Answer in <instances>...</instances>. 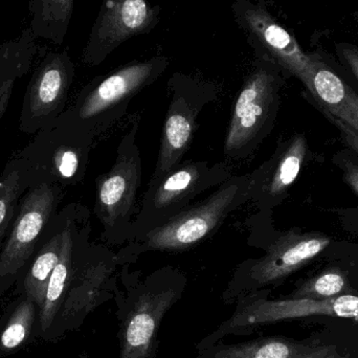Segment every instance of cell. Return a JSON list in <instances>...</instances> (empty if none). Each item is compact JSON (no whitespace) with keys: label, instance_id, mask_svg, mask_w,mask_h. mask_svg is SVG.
Listing matches in <instances>:
<instances>
[{"label":"cell","instance_id":"6da1fadb","mask_svg":"<svg viewBox=\"0 0 358 358\" xmlns=\"http://www.w3.org/2000/svg\"><path fill=\"white\" fill-rule=\"evenodd\" d=\"M187 286L182 271L165 266L130 285L126 294H115L119 358H157L159 328Z\"/></svg>","mask_w":358,"mask_h":358},{"label":"cell","instance_id":"7a4b0ae2","mask_svg":"<svg viewBox=\"0 0 358 358\" xmlns=\"http://www.w3.org/2000/svg\"><path fill=\"white\" fill-rule=\"evenodd\" d=\"M271 290L250 292L236 302L231 317L202 338L196 349L206 348L231 336H250L261 326L301 321L325 327L358 323V294H344L327 300L269 299Z\"/></svg>","mask_w":358,"mask_h":358},{"label":"cell","instance_id":"3957f363","mask_svg":"<svg viewBox=\"0 0 358 358\" xmlns=\"http://www.w3.org/2000/svg\"><path fill=\"white\" fill-rule=\"evenodd\" d=\"M250 176H233L210 195L117 252L123 264L148 252H185L214 235L236 210L250 201Z\"/></svg>","mask_w":358,"mask_h":358},{"label":"cell","instance_id":"277c9868","mask_svg":"<svg viewBox=\"0 0 358 358\" xmlns=\"http://www.w3.org/2000/svg\"><path fill=\"white\" fill-rule=\"evenodd\" d=\"M169 64L167 57L157 54L98 76L82 88L73 104L63 113L98 140L121 121L134 96L155 84Z\"/></svg>","mask_w":358,"mask_h":358},{"label":"cell","instance_id":"5b68a950","mask_svg":"<svg viewBox=\"0 0 358 358\" xmlns=\"http://www.w3.org/2000/svg\"><path fill=\"white\" fill-rule=\"evenodd\" d=\"M284 75L277 63L254 52V61L234 105L225 134L223 153L229 161L254 155L275 125Z\"/></svg>","mask_w":358,"mask_h":358},{"label":"cell","instance_id":"8992f818","mask_svg":"<svg viewBox=\"0 0 358 358\" xmlns=\"http://www.w3.org/2000/svg\"><path fill=\"white\" fill-rule=\"evenodd\" d=\"M90 217L80 231L75 266L60 311L46 336L57 341L81 327L86 317L119 292L117 267L124 265L117 254L90 241Z\"/></svg>","mask_w":358,"mask_h":358},{"label":"cell","instance_id":"52a82bcc","mask_svg":"<svg viewBox=\"0 0 358 358\" xmlns=\"http://www.w3.org/2000/svg\"><path fill=\"white\" fill-rule=\"evenodd\" d=\"M141 115H131L117 149L115 163L96 178L94 213L103 227L102 239L122 244L129 240L138 212V194L142 183V157L138 144Z\"/></svg>","mask_w":358,"mask_h":358},{"label":"cell","instance_id":"ba28073f","mask_svg":"<svg viewBox=\"0 0 358 358\" xmlns=\"http://www.w3.org/2000/svg\"><path fill=\"white\" fill-rule=\"evenodd\" d=\"M233 176L227 163L189 161L155 182L149 183L130 229L128 243L138 242L194 204L196 198L216 189Z\"/></svg>","mask_w":358,"mask_h":358},{"label":"cell","instance_id":"9c48e42d","mask_svg":"<svg viewBox=\"0 0 358 358\" xmlns=\"http://www.w3.org/2000/svg\"><path fill=\"white\" fill-rule=\"evenodd\" d=\"M331 239L320 233L281 234L260 258L248 259L236 267L222 294L224 304H236L250 292L280 285L329 246Z\"/></svg>","mask_w":358,"mask_h":358},{"label":"cell","instance_id":"30bf717a","mask_svg":"<svg viewBox=\"0 0 358 358\" xmlns=\"http://www.w3.org/2000/svg\"><path fill=\"white\" fill-rule=\"evenodd\" d=\"M96 138L63 113L17 153L33 170L38 180L76 187L85 178L90 153Z\"/></svg>","mask_w":358,"mask_h":358},{"label":"cell","instance_id":"8fae6325","mask_svg":"<svg viewBox=\"0 0 358 358\" xmlns=\"http://www.w3.org/2000/svg\"><path fill=\"white\" fill-rule=\"evenodd\" d=\"M63 187L37 180L27 189L0 250V296L21 279L44 229L58 212Z\"/></svg>","mask_w":358,"mask_h":358},{"label":"cell","instance_id":"7c38bea8","mask_svg":"<svg viewBox=\"0 0 358 358\" xmlns=\"http://www.w3.org/2000/svg\"><path fill=\"white\" fill-rule=\"evenodd\" d=\"M169 106L162 129L159 157L150 182H155L182 163L191 148L204 107L216 100L219 90L212 82L173 73L167 84Z\"/></svg>","mask_w":358,"mask_h":358},{"label":"cell","instance_id":"4fadbf2b","mask_svg":"<svg viewBox=\"0 0 358 358\" xmlns=\"http://www.w3.org/2000/svg\"><path fill=\"white\" fill-rule=\"evenodd\" d=\"M231 14L254 52L277 63L286 77H296L304 85L307 83L313 54L303 50L294 33L271 12L266 0H235Z\"/></svg>","mask_w":358,"mask_h":358},{"label":"cell","instance_id":"5bb4252c","mask_svg":"<svg viewBox=\"0 0 358 358\" xmlns=\"http://www.w3.org/2000/svg\"><path fill=\"white\" fill-rule=\"evenodd\" d=\"M76 65L66 50L46 55L37 65L21 106L19 129L35 136L66 110Z\"/></svg>","mask_w":358,"mask_h":358},{"label":"cell","instance_id":"9a60e30c","mask_svg":"<svg viewBox=\"0 0 358 358\" xmlns=\"http://www.w3.org/2000/svg\"><path fill=\"white\" fill-rule=\"evenodd\" d=\"M161 6L149 0H104L82 54L87 66H99L119 46L150 34L161 21Z\"/></svg>","mask_w":358,"mask_h":358},{"label":"cell","instance_id":"2e32d148","mask_svg":"<svg viewBox=\"0 0 358 358\" xmlns=\"http://www.w3.org/2000/svg\"><path fill=\"white\" fill-rule=\"evenodd\" d=\"M308 145L303 134H294L280 143L275 153L250 176L248 197L259 213H268L281 203L298 178Z\"/></svg>","mask_w":358,"mask_h":358},{"label":"cell","instance_id":"e0dca14e","mask_svg":"<svg viewBox=\"0 0 358 358\" xmlns=\"http://www.w3.org/2000/svg\"><path fill=\"white\" fill-rule=\"evenodd\" d=\"M67 206L69 215L60 259L50 275L43 304L39 308V332L44 338L52 328L64 301L75 266L80 231L84 221L90 217V212L85 206L78 203H69Z\"/></svg>","mask_w":358,"mask_h":358},{"label":"cell","instance_id":"ac0fdd59","mask_svg":"<svg viewBox=\"0 0 358 358\" xmlns=\"http://www.w3.org/2000/svg\"><path fill=\"white\" fill-rule=\"evenodd\" d=\"M67 215L69 206H65L52 217L38 241L24 273L16 284L18 292L31 299L39 308L43 304L50 275L60 259Z\"/></svg>","mask_w":358,"mask_h":358},{"label":"cell","instance_id":"d6986e66","mask_svg":"<svg viewBox=\"0 0 358 358\" xmlns=\"http://www.w3.org/2000/svg\"><path fill=\"white\" fill-rule=\"evenodd\" d=\"M320 108L358 131V96L319 54H313V69L305 84Z\"/></svg>","mask_w":358,"mask_h":358},{"label":"cell","instance_id":"ffe728a7","mask_svg":"<svg viewBox=\"0 0 358 358\" xmlns=\"http://www.w3.org/2000/svg\"><path fill=\"white\" fill-rule=\"evenodd\" d=\"M320 332L298 341L285 336H260L237 344L217 343L196 349V358H303L319 342Z\"/></svg>","mask_w":358,"mask_h":358},{"label":"cell","instance_id":"44dd1931","mask_svg":"<svg viewBox=\"0 0 358 358\" xmlns=\"http://www.w3.org/2000/svg\"><path fill=\"white\" fill-rule=\"evenodd\" d=\"M37 38L29 27L16 38L0 44V122L8 107L15 84L33 66Z\"/></svg>","mask_w":358,"mask_h":358},{"label":"cell","instance_id":"7402d4cb","mask_svg":"<svg viewBox=\"0 0 358 358\" xmlns=\"http://www.w3.org/2000/svg\"><path fill=\"white\" fill-rule=\"evenodd\" d=\"M37 176L20 157L14 155L0 176V248L16 218L19 202Z\"/></svg>","mask_w":358,"mask_h":358},{"label":"cell","instance_id":"603a6c76","mask_svg":"<svg viewBox=\"0 0 358 358\" xmlns=\"http://www.w3.org/2000/svg\"><path fill=\"white\" fill-rule=\"evenodd\" d=\"M73 10L75 0H31L29 27L37 39L61 45L69 31Z\"/></svg>","mask_w":358,"mask_h":358},{"label":"cell","instance_id":"cb8c5ba5","mask_svg":"<svg viewBox=\"0 0 358 358\" xmlns=\"http://www.w3.org/2000/svg\"><path fill=\"white\" fill-rule=\"evenodd\" d=\"M344 294H358V292L344 271L331 267L305 280L286 298L327 300Z\"/></svg>","mask_w":358,"mask_h":358},{"label":"cell","instance_id":"d4e9b609","mask_svg":"<svg viewBox=\"0 0 358 358\" xmlns=\"http://www.w3.org/2000/svg\"><path fill=\"white\" fill-rule=\"evenodd\" d=\"M303 358H358V323L325 327Z\"/></svg>","mask_w":358,"mask_h":358},{"label":"cell","instance_id":"484cf974","mask_svg":"<svg viewBox=\"0 0 358 358\" xmlns=\"http://www.w3.org/2000/svg\"><path fill=\"white\" fill-rule=\"evenodd\" d=\"M39 307L31 299L21 294L6 327L0 334V357L16 351L33 331Z\"/></svg>","mask_w":358,"mask_h":358},{"label":"cell","instance_id":"4316f807","mask_svg":"<svg viewBox=\"0 0 358 358\" xmlns=\"http://www.w3.org/2000/svg\"><path fill=\"white\" fill-rule=\"evenodd\" d=\"M336 52L341 62L358 82V46L348 42H341L336 44Z\"/></svg>","mask_w":358,"mask_h":358},{"label":"cell","instance_id":"83f0119b","mask_svg":"<svg viewBox=\"0 0 358 358\" xmlns=\"http://www.w3.org/2000/svg\"><path fill=\"white\" fill-rule=\"evenodd\" d=\"M322 113H324L326 117L338 128V131L341 132V136H342L343 141H344L345 144L349 147V148L352 149L355 153L358 155V131L357 130L353 129L350 126L347 125L344 122L341 121V120L336 119L334 115H330L328 111L324 110V109L321 108Z\"/></svg>","mask_w":358,"mask_h":358},{"label":"cell","instance_id":"f1b7e54d","mask_svg":"<svg viewBox=\"0 0 358 358\" xmlns=\"http://www.w3.org/2000/svg\"><path fill=\"white\" fill-rule=\"evenodd\" d=\"M344 170L345 181L348 183L349 187L353 189L358 197V166L348 162L345 165Z\"/></svg>","mask_w":358,"mask_h":358},{"label":"cell","instance_id":"f546056e","mask_svg":"<svg viewBox=\"0 0 358 358\" xmlns=\"http://www.w3.org/2000/svg\"><path fill=\"white\" fill-rule=\"evenodd\" d=\"M77 358H90L86 353H81Z\"/></svg>","mask_w":358,"mask_h":358}]
</instances>
